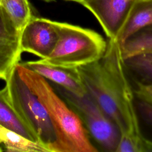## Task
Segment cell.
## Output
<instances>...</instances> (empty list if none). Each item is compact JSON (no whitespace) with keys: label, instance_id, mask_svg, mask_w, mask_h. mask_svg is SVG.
Listing matches in <instances>:
<instances>
[{"label":"cell","instance_id":"8","mask_svg":"<svg viewBox=\"0 0 152 152\" xmlns=\"http://www.w3.org/2000/svg\"><path fill=\"white\" fill-rule=\"evenodd\" d=\"M20 33L0 6V79L3 80L21 60Z\"/></svg>","mask_w":152,"mask_h":152},{"label":"cell","instance_id":"13","mask_svg":"<svg viewBox=\"0 0 152 152\" xmlns=\"http://www.w3.org/2000/svg\"><path fill=\"white\" fill-rule=\"evenodd\" d=\"M121 45L124 59L141 54L152 55V25L138 30Z\"/></svg>","mask_w":152,"mask_h":152},{"label":"cell","instance_id":"21","mask_svg":"<svg viewBox=\"0 0 152 152\" xmlns=\"http://www.w3.org/2000/svg\"><path fill=\"white\" fill-rule=\"evenodd\" d=\"M0 151H2V149L1 148V147H0Z\"/></svg>","mask_w":152,"mask_h":152},{"label":"cell","instance_id":"9","mask_svg":"<svg viewBox=\"0 0 152 152\" xmlns=\"http://www.w3.org/2000/svg\"><path fill=\"white\" fill-rule=\"evenodd\" d=\"M21 63L26 67L39 74L56 87L79 96L87 93L75 69H66L52 66L41 59Z\"/></svg>","mask_w":152,"mask_h":152},{"label":"cell","instance_id":"6","mask_svg":"<svg viewBox=\"0 0 152 152\" xmlns=\"http://www.w3.org/2000/svg\"><path fill=\"white\" fill-rule=\"evenodd\" d=\"M137 0H81L101 26L107 39H116Z\"/></svg>","mask_w":152,"mask_h":152},{"label":"cell","instance_id":"14","mask_svg":"<svg viewBox=\"0 0 152 152\" xmlns=\"http://www.w3.org/2000/svg\"><path fill=\"white\" fill-rule=\"evenodd\" d=\"M0 6L20 31L33 16L28 0H0Z\"/></svg>","mask_w":152,"mask_h":152},{"label":"cell","instance_id":"20","mask_svg":"<svg viewBox=\"0 0 152 152\" xmlns=\"http://www.w3.org/2000/svg\"><path fill=\"white\" fill-rule=\"evenodd\" d=\"M45 1H46V2H50V1H53V0H44Z\"/></svg>","mask_w":152,"mask_h":152},{"label":"cell","instance_id":"18","mask_svg":"<svg viewBox=\"0 0 152 152\" xmlns=\"http://www.w3.org/2000/svg\"><path fill=\"white\" fill-rule=\"evenodd\" d=\"M137 107L143 119L152 126V105L139 100Z\"/></svg>","mask_w":152,"mask_h":152},{"label":"cell","instance_id":"19","mask_svg":"<svg viewBox=\"0 0 152 152\" xmlns=\"http://www.w3.org/2000/svg\"><path fill=\"white\" fill-rule=\"evenodd\" d=\"M67 1H75V2H77L78 3V2H80L81 0H67Z\"/></svg>","mask_w":152,"mask_h":152},{"label":"cell","instance_id":"15","mask_svg":"<svg viewBox=\"0 0 152 152\" xmlns=\"http://www.w3.org/2000/svg\"><path fill=\"white\" fill-rule=\"evenodd\" d=\"M116 152H152V140L141 130L121 134Z\"/></svg>","mask_w":152,"mask_h":152},{"label":"cell","instance_id":"11","mask_svg":"<svg viewBox=\"0 0 152 152\" xmlns=\"http://www.w3.org/2000/svg\"><path fill=\"white\" fill-rule=\"evenodd\" d=\"M152 25V0H137L116 40L121 44L143 27Z\"/></svg>","mask_w":152,"mask_h":152},{"label":"cell","instance_id":"5","mask_svg":"<svg viewBox=\"0 0 152 152\" xmlns=\"http://www.w3.org/2000/svg\"><path fill=\"white\" fill-rule=\"evenodd\" d=\"M53 87L77 114L90 138L104 151L116 152L121 133L102 107L87 93L79 96L59 87Z\"/></svg>","mask_w":152,"mask_h":152},{"label":"cell","instance_id":"16","mask_svg":"<svg viewBox=\"0 0 152 152\" xmlns=\"http://www.w3.org/2000/svg\"><path fill=\"white\" fill-rule=\"evenodd\" d=\"M128 71L135 74L138 81L152 84V55L141 54L125 59Z\"/></svg>","mask_w":152,"mask_h":152},{"label":"cell","instance_id":"4","mask_svg":"<svg viewBox=\"0 0 152 152\" xmlns=\"http://www.w3.org/2000/svg\"><path fill=\"white\" fill-rule=\"evenodd\" d=\"M15 110L49 152H55L56 136L49 115L38 97L20 77L15 66L5 80Z\"/></svg>","mask_w":152,"mask_h":152},{"label":"cell","instance_id":"10","mask_svg":"<svg viewBox=\"0 0 152 152\" xmlns=\"http://www.w3.org/2000/svg\"><path fill=\"white\" fill-rule=\"evenodd\" d=\"M0 125L27 139L40 143L37 136L15 110L6 86L0 89Z\"/></svg>","mask_w":152,"mask_h":152},{"label":"cell","instance_id":"7","mask_svg":"<svg viewBox=\"0 0 152 152\" xmlns=\"http://www.w3.org/2000/svg\"><path fill=\"white\" fill-rule=\"evenodd\" d=\"M57 40L58 33L53 21L33 15L21 31V50L45 59L53 51Z\"/></svg>","mask_w":152,"mask_h":152},{"label":"cell","instance_id":"2","mask_svg":"<svg viewBox=\"0 0 152 152\" xmlns=\"http://www.w3.org/2000/svg\"><path fill=\"white\" fill-rule=\"evenodd\" d=\"M20 77L45 107L56 136L55 152H96L98 150L79 118L43 77L26 67L15 65Z\"/></svg>","mask_w":152,"mask_h":152},{"label":"cell","instance_id":"17","mask_svg":"<svg viewBox=\"0 0 152 152\" xmlns=\"http://www.w3.org/2000/svg\"><path fill=\"white\" fill-rule=\"evenodd\" d=\"M134 90L135 96L139 100L152 105V84H147L137 81Z\"/></svg>","mask_w":152,"mask_h":152},{"label":"cell","instance_id":"3","mask_svg":"<svg viewBox=\"0 0 152 152\" xmlns=\"http://www.w3.org/2000/svg\"><path fill=\"white\" fill-rule=\"evenodd\" d=\"M53 21L58 40L49 56L40 59L44 62L57 67L76 69L103 55L107 40L97 32L67 23Z\"/></svg>","mask_w":152,"mask_h":152},{"label":"cell","instance_id":"12","mask_svg":"<svg viewBox=\"0 0 152 152\" xmlns=\"http://www.w3.org/2000/svg\"><path fill=\"white\" fill-rule=\"evenodd\" d=\"M0 147L2 151L49 152L40 143L32 141L0 125Z\"/></svg>","mask_w":152,"mask_h":152},{"label":"cell","instance_id":"1","mask_svg":"<svg viewBox=\"0 0 152 152\" xmlns=\"http://www.w3.org/2000/svg\"><path fill=\"white\" fill-rule=\"evenodd\" d=\"M75 69L87 93L114 122L121 134L141 130L134 90L119 42L107 39L100 58Z\"/></svg>","mask_w":152,"mask_h":152}]
</instances>
